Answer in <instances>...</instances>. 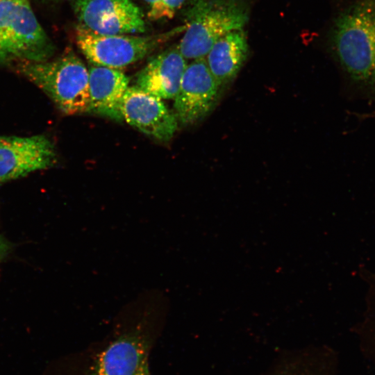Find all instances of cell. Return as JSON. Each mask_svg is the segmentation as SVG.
Here are the masks:
<instances>
[{"label":"cell","mask_w":375,"mask_h":375,"mask_svg":"<svg viewBox=\"0 0 375 375\" xmlns=\"http://www.w3.org/2000/svg\"><path fill=\"white\" fill-rule=\"evenodd\" d=\"M129 307L132 324L97 355L87 375H151L148 355L152 326L165 306L160 294H149Z\"/></svg>","instance_id":"6da1fadb"},{"label":"cell","mask_w":375,"mask_h":375,"mask_svg":"<svg viewBox=\"0 0 375 375\" xmlns=\"http://www.w3.org/2000/svg\"><path fill=\"white\" fill-rule=\"evenodd\" d=\"M332 39L345 72L375 94V0H358L341 12Z\"/></svg>","instance_id":"7a4b0ae2"},{"label":"cell","mask_w":375,"mask_h":375,"mask_svg":"<svg viewBox=\"0 0 375 375\" xmlns=\"http://www.w3.org/2000/svg\"><path fill=\"white\" fill-rule=\"evenodd\" d=\"M18 72L41 89L67 115L87 112L89 72L72 51L52 60L21 61Z\"/></svg>","instance_id":"3957f363"},{"label":"cell","mask_w":375,"mask_h":375,"mask_svg":"<svg viewBox=\"0 0 375 375\" xmlns=\"http://www.w3.org/2000/svg\"><path fill=\"white\" fill-rule=\"evenodd\" d=\"M248 19L243 0H195L187 10L186 28L178 49L185 60L205 58L219 38L242 28Z\"/></svg>","instance_id":"277c9868"},{"label":"cell","mask_w":375,"mask_h":375,"mask_svg":"<svg viewBox=\"0 0 375 375\" xmlns=\"http://www.w3.org/2000/svg\"><path fill=\"white\" fill-rule=\"evenodd\" d=\"M53 49L28 0L0 1V63L48 60Z\"/></svg>","instance_id":"5b68a950"},{"label":"cell","mask_w":375,"mask_h":375,"mask_svg":"<svg viewBox=\"0 0 375 375\" xmlns=\"http://www.w3.org/2000/svg\"><path fill=\"white\" fill-rule=\"evenodd\" d=\"M185 24L167 32L147 36L101 35L78 25V47L93 65L121 69L142 60L161 44L183 32Z\"/></svg>","instance_id":"8992f818"},{"label":"cell","mask_w":375,"mask_h":375,"mask_svg":"<svg viewBox=\"0 0 375 375\" xmlns=\"http://www.w3.org/2000/svg\"><path fill=\"white\" fill-rule=\"evenodd\" d=\"M222 91L205 58L192 60L187 64L174 99V113L177 121L184 126L201 121L215 108Z\"/></svg>","instance_id":"52a82bcc"},{"label":"cell","mask_w":375,"mask_h":375,"mask_svg":"<svg viewBox=\"0 0 375 375\" xmlns=\"http://www.w3.org/2000/svg\"><path fill=\"white\" fill-rule=\"evenodd\" d=\"M81 26L101 35H126L146 31L144 15L133 0H74Z\"/></svg>","instance_id":"ba28073f"},{"label":"cell","mask_w":375,"mask_h":375,"mask_svg":"<svg viewBox=\"0 0 375 375\" xmlns=\"http://www.w3.org/2000/svg\"><path fill=\"white\" fill-rule=\"evenodd\" d=\"M53 144L45 136H0V183L52 167Z\"/></svg>","instance_id":"9c48e42d"},{"label":"cell","mask_w":375,"mask_h":375,"mask_svg":"<svg viewBox=\"0 0 375 375\" xmlns=\"http://www.w3.org/2000/svg\"><path fill=\"white\" fill-rule=\"evenodd\" d=\"M122 120L143 133L162 142L172 138L178 128L174 112L162 100L138 87L128 86L122 100Z\"/></svg>","instance_id":"30bf717a"},{"label":"cell","mask_w":375,"mask_h":375,"mask_svg":"<svg viewBox=\"0 0 375 375\" xmlns=\"http://www.w3.org/2000/svg\"><path fill=\"white\" fill-rule=\"evenodd\" d=\"M187 66L177 46L151 59L138 73L135 86L160 99H174Z\"/></svg>","instance_id":"8fae6325"},{"label":"cell","mask_w":375,"mask_h":375,"mask_svg":"<svg viewBox=\"0 0 375 375\" xmlns=\"http://www.w3.org/2000/svg\"><path fill=\"white\" fill-rule=\"evenodd\" d=\"M89 105L86 112L116 121H123L120 112L122 98L129 78L120 69L92 65L89 69Z\"/></svg>","instance_id":"7c38bea8"},{"label":"cell","mask_w":375,"mask_h":375,"mask_svg":"<svg viewBox=\"0 0 375 375\" xmlns=\"http://www.w3.org/2000/svg\"><path fill=\"white\" fill-rule=\"evenodd\" d=\"M248 53V43L242 28L227 33L213 44L205 59L222 90L235 78Z\"/></svg>","instance_id":"4fadbf2b"},{"label":"cell","mask_w":375,"mask_h":375,"mask_svg":"<svg viewBox=\"0 0 375 375\" xmlns=\"http://www.w3.org/2000/svg\"><path fill=\"white\" fill-rule=\"evenodd\" d=\"M149 7L148 17L152 20L172 18L185 0H143Z\"/></svg>","instance_id":"5bb4252c"},{"label":"cell","mask_w":375,"mask_h":375,"mask_svg":"<svg viewBox=\"0 0 375 375\" xmlns=\"http://www.w3.org/2000/svg\"><path fill=\"white\" fill-rule=\"evenodd\" d=\"M8 249V245L6 240L0 235V260L2 258L3 256H5Z\"/></svg>","instance_id":"9a60e30c"},{"label":"cell","mask_w":375,"mask_h":375,"mask_svg":"<svg viewBox=\"0 0 375 375\" xmlns=\"http://www.w3.org/2000/svg\"><path fill=\"white\" fill-rule=\"evenodd\" d=\"M1 1V0H0Z\"/></svg>","instance_id":"2e32d148"}]
</instances>
